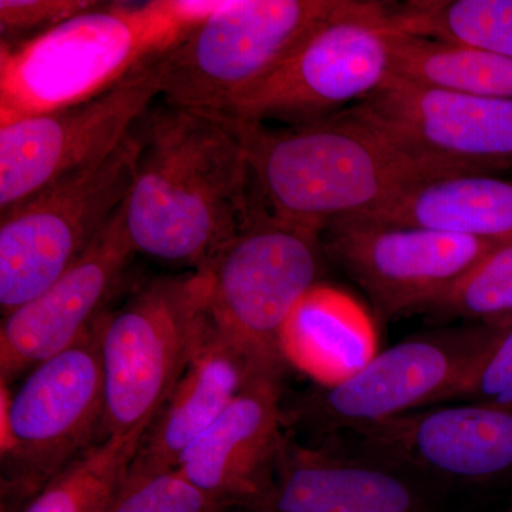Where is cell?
<instances>
[{
    "mask_svg": "<svg viewBox=\"0 0 512 512\" xmlns=\"http://www.w3.org/2000/svg\"><path fill=\"white\" fill-rule=\"evenodd\" d=\"M140 153L124 224L134 251L198 269L244 227L258 202L235 121L168 106L136 124Z\"/></svg>",
    "mask_w": 512,
    "mask_h": 512,
    "instance_id": "obj_1",
    "label": "cell"
},
{
    "mask_svg": "<svg viewBox=\"0 0 512 512\" xmlns=\"http://www.w3.org/2000/svg\"><path fill=\"white\" fill-rule=\"evenodd\" d=\"M232 121L269 214L318 232L367 217L416 185L460 175L400 153L349 109L288 128Z\"/></svg>",
    "mask_w": 512,
    "mask_h": 512,
    "instance_id": "obj_2",
    "label": "cell"
},
{
    "mask_svg": "<svg viewBox=\"0 0 512 512\" xmlns=\"http://www.w3.org/2000/svg\"><path fill=\"white\" fill-rule=\"evenodd\" d=\"M101 5L28 42L0 45V126L99 96L177 45L221 2Z\"/></svg>",
    "mask_w": 512,
    "mask_h": 512,
    "instance_id": "obj_3",
    "label": "cell"
},
{
    "mask_svg": "<svg viewBox=\"0 0 512 512\" xmlns=\"http://www.w3.org/2000/svg\"><path fill=\"white\" fill-rule=\"evenodd\" d=\"M325 258L322 232L278 220L259 198L244 227L201 266L212 329L252 376L282 380L288 367L282 330L299 299L320 282Z\"/></svg>",
    "mask_w": 512,
    "mask_h": 512,
    "instance_id": "obj_4",
    "label": "cell"
},
{
    "mask_svg": "<svg viewBox=\"0 0 512 512\" xmlns=\"http://www.w3.org/2000/svg\"><path fill=\"white\" fill-rule=\"evenodd\" d=\"M345 2H222L158 57L160 96L178 109L227 116Z\"/></svg>",
    "mask_w": 512,
    "mask_h": 512,
    "instance_id": "obj_5",
    "label": "cell"
},
{
    "mask_svg": "<svg viewBox=\"0 0 512 512\" xmlns=\"http://www.w3.org/2000/svg\"><path fill=\"white\" fill-rule=\"evenodd\" d=\"M202 269L141 286L101 316L104 416L99 441L148 429L210 332Z\"/></svg>",
    "mask_w": 512,
    "mask_h": 512,
    "instance_id": "obj_6",
    "label": "cell"
},
{
    "mask_svg": "<svg viewBox=\"0 0 512 512\" xmlns=\"http://www.w3.org/2000/svg\"><path fill=\"white\" fill-rule=\"evenodd\" d=\"M101 316L40 363L10 396L2 384V512H20L99 441L104 416Z\"/></svg>",
    "mask_w": 512,
    "mask_h": 512,
    "instance_id": "obj_7",
    "label": "cell"
},
{
    "mask_svg": "<svg viewBox=\"0 0 512 512\" xmlns=\"http://www.w3.org/2000/svg\"><path fill=\"white\" fill-rule=\"evenodd\" d=\"M138 153L134 126L103 163L66 175L2 212V316L55 284L92 247L130 194Z\"/></svg>",
    "mask_w": 512,
    "mask_h": 512,
    "instance_id": "obj_8",
    "label": "cell"
},
{
    "mask_svg": "<svg viewBox=\"0 0 512 512\" xmlns=\"http://www.w3.org/2000/svg\"><path fill=\"white\" fill-rule=\"evenodd\" d=\"M493 330V323H467L409 336L377 353L345 382L315 386L282 404L284 427L325 440L439 406L470 372Z\"/></svg>",
    "mask_w": 512,
    "mask_h": 512,
    "instance_id": "obj_9",
    "label": "cell"
},
{
    "mask_svg": "<svg viewBox=\"0 0 512 512\" xmlns=\"http://www.w3.org/2000/svg\"><path fill=\"white\" fill-rule=\"evenodd\" d=\"M387 6L389 3L346 0L339 12L225 117L299 126L367 99L393 76Z\"/></svg>",
    "mask_w": 512,
    "mask_h": 512,
    "instance_id": "obj_10",
    "label": "cell"
},
{
    "mask_svg": "<svg viewBox=\"0 0 512 512\" xmlns=\"http://www.w3.org/2000/svg\"><path fill=\"white\" fill-rule=\"evenodd\" d=\"M158 57L99 96L0 126V210L106 161L160 96Z\"/></svg>",
    "mask_w": 512,
    "mask_h": 512,
    "instance_id": "obj_11",
    "label": "cell"
},
{
    "mask_svg": "<svg viewBox=\"0 0 512 512\" xmlns=\"http://www.w3.org/2000/svg\"><path fill=\"white\" fill-rule=\"evenodd\" d=\"M326 258L372 302L375 320L423 313L495 248L494 241L433 229L339 221L322 232Z\"/></svg>",
    "mask_w": 512,
    "mask_h": 512,
    "instance_id": "obj_12",
    "label": "cell"
},
{
    "mask_svg": "<svg viewBox=\"0 0 512 512\" xmlns=\"http://www.w3.org/2000/svg\"><path fill=\"white\" fill-rule=\"evenodd\" d=\"M349 110L390 146L421 163L460 175L512 165V101L392 76Z\"/></svg>",
    "mask_w": 512,
    "mask_h": 512,
    "instance_id": "obj_13",
    "label": "cell"
},
{
    "mask_svg": "<svg viewBox=\"0 0 512 512\" xmlns=\"http://www.w3.org/2000/svg\"><path fill=\"white\" fill-rule=\"evenodd\" d=\"M330 437L305 446L284 434L265 512H443L440 488L366 446Z\"/></svg>",
    "mask_w": 512,
    "mask_h": 512,
    "instance_id": "obj_14",
    "label": "cell"
},
{
    "mask_svg": "<svg viewBox=\"0 0 512 512\" xmlns=\"http://www.w3.org/2000/svg\"><path fill=\"white\" fill-rule=\"evenodd\" d=\"M349 437L396 458L440 490L512 478V403L427 407Z\"/></svg>",
    "mask_w": 512,
    "mask_h": 512,
    "instance_id": "obj_15",
    "label": "cell"
},
{
    "mask_svg": "<svg viewBox=\"0 0 512 512\" xmlns=\"http://www.w3.org/2000/svg\"><path fill=\"white\" fill-rule=\"evenodd\" d=\"M136 254L124 204L113 220L59 279L32 301L3 316L0 380L8 384L73 345L104 313L131 256Z\"/></svg>",
    "mask_w": 512,
    "mask_h": 512,
    "instance_id": "obj_16",
    "label": "cell"
},
{
    "mask_svg": "<svg viewBox=\"0 0 512 512\" xmlns=\"http://www.w3.org/2000/svg\"><path fill=\"white\" fill-rule=\"evenodd\" d=\"M281 383L251 377L178 461L181 476L224 510H266L285 434Z\"/></svg>",
    "mask_w": 512,
    "mask_h": 512,
    "instance_id": "obj_17",
    "label": "cell"
},
{
    "mask_svg": "<svg viewBox=\"0 0 512 512\" xmlns=\"http://www.w3.org/2000/svg\"><path fill=\"white\" fill-rule=\"evenodd\" d=\"M251 377L244 359L211 326L144 433L128 474L177 468L184 451L220 419Z\"/></svg>",
    "mask_w": 512,
    "mask_h": 512,
    "instance_id": "obj_18",
    "label": "cell"
},
{
    "mask_svg": "<svg viewBox=\"0 0 512 512\" xmlns=\"http://www.w3.org/2000/svg\"><path fill=\"white\" fill-rule=\"evenodd\" d=\"M286 365L335 386L377 355L376 320L342 289L318 282L299 299L281 336Z\"/></svg>",
    "mask_w": 512,
    "mask_h": 512,
    "instance_id": "obj_19",
    "label": "cell"
},
{
    "mask_svg": "<svg viewBox=\"0 0 512 512\" xmlns=\"http://www.w3.org/2000/svg\"><path fill=\"white\" fill-rule=\"evenodd\" d=\"M357 220L512 241V181L487 174L427 181Z\"/></svg>",
    "mask_w": 512,
    "mask_h": 512,
    "instance_id": "obj_20",
    "label": "cell"
},
{
    "mask_svg": "<svg viewBox=\"0 0 512 512\" xmlns=\"http://www.w3.org/2000/svg\"><path fill=\"white\" fill-rule=\"evenodd\" d=\"M392 55L393 76L483 99L512 101L510 57L394 30Z\"/></svg>",
    "mask_w": 512,
    "mask_h": 512,
    "instance_id": "obj_21",
    "label": "cell"
},
{
    "mask_svg": "<svg viewBox=\"0 0 512 512\" xmlns=\"http://www.w3.org/2000/svg\"><path fill=\"white\" fill-rule=\"evenodd\" d=\"M146 431L97 441L20 512H109Z\"/></svg>",
    "mask_w": 512,
    "mask_h": 512,
    "instance_id": "obj_22",
    "label": "cell"
},
{
    "mask_svg": "<svg viewBox=\"0 0 512 512\" xmlns=\"http://www.w3.org/2000/svg\"><path fill=\"white\" fill-rule=\"evenodd\" d=\"M402 26L409 35L480 47L512 59V0H410Z\"/></svg>",
    "mask_w": 512,
    "mask_h": 512,
    "instance_id": "obj_23",
    "label": "cell"
},
{
    "mask_svg": "<svg viewBox=\"0 0 512 512\" xmlns=\"http://www.w3.org/2000/svg\"><path fill=\"white\" fill-rule=\"evenodd\" d=\"M423 313L437 322L497 323L511 316L512 241L484 256Z\"/></svg>",
    "mask_w": 512,
    "mask_h": 512,
    "instance_id": "obj_24",
    "label": "cell"
},
{
    "mask_svg": "<svg viewBox=\"0 0 512 512\" xmlns=\"http://www.w3.org/2000/svg\"><path fill=\"white\" fill-rule=\"evenodd\" d=\"M194 485L177 468L130 476L109 512H227Z\"/></svg>",
    "mask_w": 512,
    "mask_h": 512,
    "instance_id": "obj_25",
    "label": "cell"
},
{
    "mask_svg": "<svg viewBox=\"0 0 512 512\" xmlns=\"http://www.w3.org/2000/svg\"><path fill=\"white\" fill-rule=\"evenodd\" d=\"M487 348L466 377L443 397L447 402L512 403V315L493 323Z\"/></svg>",
    "mask_w": 512,
    "mask_h": 512,
    "instance_id": "obj_26",
    "label": "cell"
},
{
    "mask_svg": "<svg viewBox=\"0 0 512 512\" xmlns=\"http://www.w3.org/2000/svg\"><path fill=\"white\" fill-rule=\"evenodd\" d=\"M94 0H0L2 45H19L99 8Z\"/></svg>",
    "mask_w": 512,
    "mask_h": 512,
    "instance_id": "obj_27",
    "label": "cell"
},
{
    "mask_svg": "<svg viewBox=\"0 0 512 512\" xmlns=\"http://www.w3.org/2000/svg\"><path fill=\"white\" fill-rule=\"evenodd\" d=\"M227 512H254V511H248V510H229Z\"/></svg>",
    "mask_w": 512,
    "mask_h": 512,
    "instance_id": "obj_28",
    "label": "cell"
},
{
    "mask_svg": "<svg viewBox=\"0 0 512 512\" xmlns=\"http://www.w3.org/2000/svg\"><path fill=\"white\" fill-rule=\"evenodd\" d=\"M507 512H512V507L510 508V510H508Z\"/></svg>",
    "mask_w": 512,
    "mask_h": 512,
    "instance_id": "obj_29",
    "label": "cell"
}]
</instances>
